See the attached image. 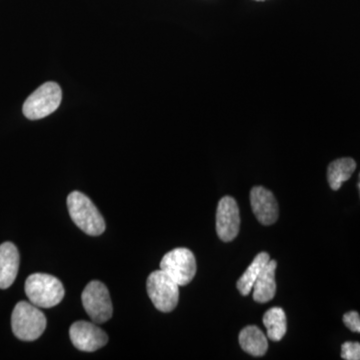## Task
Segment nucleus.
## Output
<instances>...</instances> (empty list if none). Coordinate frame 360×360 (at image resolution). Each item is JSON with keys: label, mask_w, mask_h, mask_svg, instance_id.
<instances>
[{"label": "nucleus", "mask_w": 360, "mask_h": 360, "mask_svg": "<svg viewBox=\"0 0 360 360\" xmlns=\"http://www.w3.org/2000/svg\"><path fill=\"white\" fill-rule=\"evenodd\" d=\"M20 252L11 243L0 245V288L6 290L13 285L18 269H20Z\"/></svg>", "instance_id": "nucleus-11"}, {"label": "nucleus", "mask_w": 360, "mask_h": 360, "mask_svg": "<svg viewBox=\"0 0 360 360\" xmlns=\"http://www.w3.org/2000/svg\"><path fill=\"white\" fill-rule=\"evenodd\" d=\"M269 260V255L266 252H260L253 259L250 266L245 270V274L238 279V288L241 295L243 296L250 295L258 276Z\"/></svg>", "instance_id": "nucleus-16"}, {"label": "nucleus", "mask_w": 360, "mask_h": 360, "mask_svg": "<svg viewBox=\"0 0 360 360\" xmlns=\"http://www.w3.org/2000/svg\"><path fill=\"white\" fill-rule=\"evenodd\" d=\"M265 328L267 329V338L270 340L279 341L283 340L288 330L285 312L281 307H272L267 310L262 319Z\"/></svg>", "instance_id": "nucleus-15"}, {"label": "nucleus", "mask_w": 360, "mask_h": 360, "mask_svg": "<svg viewBox=\"0 0 360 360\" xmlns=\"http://www.w3.org/2000/svg\"><path fill=\"white\" fill-rule=\"evenodd\" d=\"M355 168H356V162L350 158H340L333 161L328 169V179L331 189L338 191L343 182L347 181L352 177Z\"/></svg>", "instance_id": "nucleus-14"}, {"label": "nucleus", "mask_w": 360, "mask_h": 360, "mask_svg": "<svg viewBox=\"0 0 360 360\" xmlns=\"http://www.w3.org/2000/svg\"><path fill=\"white\" fill-rule=\"evenodd\" d=\"M28 300L35 307L51 309L65 297L63 284L56 276L34 274L27 277L25 286Z\"/></svg>", "instance_id": "nucleus-2"}, {"label": "nucleus", "mask_w": 360, "mask_h": 360, "mask_svg": "<svg viewBox=\"0 0 360 360\" xmlns=\"http://www.w3.org/2000/svg\"><path fill=\"white\" fill-rule=\"evenodd\" d=\"M70 340L82 352H94L108 342L105 331L91 322L77 321L70 326Z\"/></svg>", "instance_id": "nucleus-8"}, {"label": "nucleus", "mask_w": 360, "mask_h": 360, "mask_svg": "<svg viewBox=\"0 0 360 360\" xmlns=\"http://www.w3.org/2000/svg\"><path fill=\"white\" fill-rule=\"evenodd\" d=\"M11 326L18 340H37L46 328V317L32 302H20L14 307Z\"/></svg>", "instance_id": "nucleus-3"}, {"label": "nucleus", "mask_w": 360, "mask_h": 360, "mask_svg": "<svg viewBox=\"0 0 360 360\" xmlns=\"http://www.w3.org/2000/svg\"><path fill=\"white\" fill-rule=\"evenodd\" d=\"M149 298L161 312L172 311L179 300V285L163 270L149 274L148 283Z\"/></svg>", "instance_id": "nucleus-5"}, {"label": "nucleus", "mask_w": 360, "mask_h": 360, "mask_svg": "<svg viewBox=\"0 0 360 360\" xmlns=\"http://www.w3.org/2000/svg\"><path fill=\"white\" fill-rule=\"evenodd\" d=\"M343 322L354 333H360V316L359 312L349 311L343 315Z\"/></svg>", "instance_id": "nucleus-18"}, {"label": "nucleus", "mask_w": 360, "mask_h": 360, "mask_svg": "<svg viewBox=\"0 0 360 360\" xmlns=\"http://www.w3.org/2000/svg\"><path fill=\"white\" fill-rule=\"evenodd\" d=\"M341 357L345 360H360V343L345 342L341 347Z\"/></svg>", "instance_id": "nucleus-17"}, {"label": "nucleus", "mask_w": 360, "mask_h": 360, "mask_svg": "<svg viewBox=\"0 0 360 360\" xmlns=\"http://www.w3.org/2000/svg\"><path fill=\"white\" fill-rule=\"evenodd\" d=\"M252 212L260 224H274L278 219V205L274 194L262 186H255L250 191Z\"/></svg>", "instance_id": "nucleus-10"}, {"label": "nucleus", "mask_w": 360, "mask_h": 360, "mask_svg": "<svg viewBox=\"0 0 360 360\" xmlns=\"http://www.w3.org/2000/svg\"><path fill=\"white\" fill-rule=\"evenodd\" d=\"M359 191H360V174H359Z\"/></svg>", "instance_id": "nucleus-19"}, {"label": "nucleus", "mask_w": 360, "mask_h": 360, "mask_svg": "<svg viewBox=\"0 0 360 360\" xmlns=\"http://www.w3.org/2000/svg\"><path fill=\"white\" fill-rule=\"evenodd\" d=\"M239 345L252 356H262L269 348L266 336L257 326H246L239 333Z\"/></svg>", "instance_id": "nucleus-13"}, {"label": "nucleus", "mask_w": 360, "mask_h": 360, "mask_svg": "<svg viewBox=\"0 0 360 360\" xmlns=\"http://www.w3.org/2000/svg\"><path fill=\"white\" fill-rule=\"evenodd\" d=\"M240 227V214L234 198L224 196L220 200L217 212V231L219 238L229 243L238 236Z\"/></svg>", "instance_id": "nucleus-9"}, {"label": "nucleus", "mask_w": 360, "mask_h": 360, "mask_svg": "<svg viewBox=\"0 0 360 360\" xmlns=\"http://www.w3.org/2000/svg\"><path fill=\"white\" fill-rule=\"evenodd\" d=\"M68 207L71 219L85 233L98 236L105 231L103 215L89 198L79 191H73L68 198Z\"/></svg>", "instance_id": "nucleus-1"}, {"label": "nucleus", "mask_w": 360, "mask_h": 360, "mask_svg": "<svg viewBox=\"0 0 360 360\" xmlns=\"http://www.w3.org/2000/svg\"><path fill=\"white\" fill-rule=\"evenodd\" d=\"M160 269L167 272L179 286L187 285L195 276V257L187 248H175L163 257Z\"/></svg>", "instance_id": "nucleus-7"}, {"label": "nucleus", "mask_w": 360, "mask_h": 360, "mask_svg": "<svg viewBox=\"0 0 360 360\" xmlns=\"http://www.w3.org/2000/svg\"><path fill=\"white\" fill-rule=\"evenodd\" d=\"M82 304L94 323H103L112 316V302L110 291L101 281H91L85 286L82 295Z\"/></svg>", "instance_id": "nucleus-6"}, {"label": "nucleus", "mask_w": 360, "mask_h": 360, "mask_svg": "<svg viewBox=\"0 0 360 360\" xmlns=\"http://www.w3.org/2000/svg\"><path fill=\"white\" fill-rule=\"evenodd\" d=\"M255 1H265V0H255Z\"/></svg>", "instance_id": "nucleus-20"}, {"label": "nucleus", "mask_w": 360, "mask_h": 360, "mask_svg": "<svg viewBox=\"0 0 360 360\" xmlns=\"http://www.w3.org/2000/svg\"><path fill=\"white\" fill-rule=\"evenodd\" d=\"M61 99L60 86L56 82H45L27 97L23 104V115L30 120H41L58 110Z\"/></svg>", "instance_id": "nucleus-4"}, {"label": "nucleus", "mask_w": 360, "mask_h": 360, "mask_svg": "<svg viewBox=\"0 0 360 360\" xmlns=\"http://www.w3.org/2000/svg\"><path fill=\"white\" fill-rule=\"evenodd\" d=\"M276 260L270 259L258 276L253 285V300L257 302L265 303L272 300L276 292Z\"/></svg>", "instance_id": "nucleus-12"}]
</instances>
